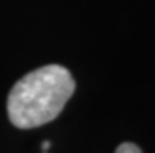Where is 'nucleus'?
Here are the masks:
<instances>
[{
  "label": "nucleus",
  "instance_id": "f257e3e1",
  "mask_svg": "<svg viewBox=\"0 0 155 153\" xmlns=\"http://www.w3.org/2000/svg\"><path fill=\"white\" fill-rule=\"evenodd\" d=\"M75 91L71 72L60 64H49L24 75L10 91L8 117L17 128H36L52 122Z\"/></svg>",
  "mask_w": 155,
  "mask_h": 153
},
{
  "label": "nucleus",
  "instance_id": "f03ea898",
  "mask_svg": "<svg viewBox=\"0 0 155 153\" xmlns=\"http://www.w3.org/2000/svg\"><path fill=\"white\" fill-rule=\"evenodd\" d=\"M114 153H143L141 148L133 142H122L119 147L116 148Z\"/></svg>",
  "mask_w": 155,
  "mask_h": 153
},
{
  "label": "nucleus",
  "instance_id": "7ed1b4c3",
  "mask_svg": "<svg viewBox=\"0 0 155 153\" xmlns=\"http://www.w3.org/2000/svg\"><path fill=\"white\" fill-rule=\"evenodd\" d=\"M50 147H52V142L50 141H44L42 142V151H49Z\"/></svg>",
  "mask_w": 155,
  "mask_h": 153
},
{
  "label": "nucleus",
  "instance_id": "20e7f679",
  "mask_svg": "<svg viewBox=\"0 0 155 153\" xmlns=\"http://www.w3.org/2000/svg\"><path fill=\"white\" fill-rule=\"evenodd\" d=\"M42 153H49V151H42Z\"/></svg>",
  "mask_w": 155,
  "mask_h": 153
}]
</instances>
